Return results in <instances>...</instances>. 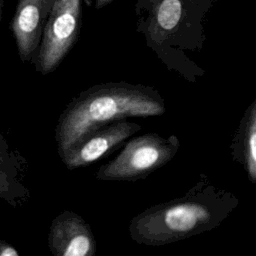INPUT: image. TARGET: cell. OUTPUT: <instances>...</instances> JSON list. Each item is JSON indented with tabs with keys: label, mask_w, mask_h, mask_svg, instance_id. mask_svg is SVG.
Instances as JSON below:
<instances>
[{
	"label": "cell",
	"mask_w": 256,
	"mask_h": 256,
	"mask_svg": "<svg viewBox=\"0 0 256 256\" xmlns=\"http://www.w3.org/2000/svg\"><path fill=\"white\" fill-rule=\"evenodd\" d=\"M55 0H18L10 30L22 62H33Z\"/></svg>",
	"instance_id": "8992f818"
},
{
	"label": "cell",
	"mask_w": 256,
	"mask_h": 256,
	"mask_svg": "<svg viewBox=\"0 0 256 256\" xmlns=\"http://www.w3.org/2000/svg\"><path fill=\"white\" fill-rule=\"evenodd\" d=\"M230 149L232 159L242 166L249 180L256 183V100L244 112Z\"/></svg>",
	"instance_id": "ba28073f"
},
{
	"label": "cell",
	"mask_w": 256,
	"mask_h": 256,
	"mask_svg": "<svg viewBox=\"0 0 256 256\" xmlns=\"http://www.w3.org/2000/svg\"><path fill=\"white\" fill-rule=\"evenodd\" d=\"M87 5H91V0H84ZM114 0H94L95 2V8L96 9H102L108 4L112 3Z\"/></svg>",
	"instance_id": "8fae6325"
},
{
	"label": "cell",
	"mask_w": 256,
	"mask_h": 256,
	"mask_svg": "<svg viewBox=\"0 0 256 256\" xmlns=\"http://www.w3.org/2000/svg\"><path fill=\"white\" fill-rule=\"evenodd\" d=\"M48 247L52 256H96V240L90 225L68 210L52 220Z\"/></svg>",
	"instance_id": "52a82bcc"
},
{
	"label": "cell",
	"mask_w": 256,
	"mask_h": 256,
	"mask_svg": "<svg viewBox=\"0 0 256 256\" xmlns=\"http://www.w3.org/2000/svg\"><path fill=\"white\" fill-rule=\"evenodd\" d=\"M180 147L176 135L168 137L149 132L131 138L122 145L120 153L101 165L95 174L98 180L138 181L168 164Z\"/></svg>",
	"instance_id": "3957f363"
},
{
	"label": "cell",
	"mask_w": 256,
	"mask_h": 256,
	"mask_svg": "<svg viewBox=\"0 0 256 256\" xmlns=\"http://www.w3.org/2000/svg\"><path fill=\"white\" fill-rule=\"evenodd\" d=\"M0 256H20L17 249L8 243L7 241L0 238Z\"/></svg>",
	"instance_id": "30bf717a"
},
{
	"label": "cell",
	"mask_w": 256,
	"mask_h": 256,
	"mask_svg": "<svg viewBox=\"0 0 256 256\" xmlns=\"http://www.w3.org/2000/svg\"><path fill=\"white\" fill-rule=\"evenodd\" d=\"M28 197L29 191L20 178V164L0 131V200L16 207Z\"/></svg>",
	"instance_id": "9c48e42d"
},
{
	"label": "cell",
	"mask_w": 256,
	"mask_h": 256,
	"mask_svg": "<svg viewBox=\"0 0 256 256\" xmlns=\"http://www.w3.org/2000/svg\"><path fill=\"white\" fill-rule=\"evenodd\" d=\"M140 130L138 123L126 119L114 121L84 137L60 158L69 170L89 166L111 154Z\"/></svg>",
	"instance_id": "5b68a950"
},
{
	"label": "cell",
	"mask_w": 256,
	"mask_h": 256,
	"mask_svg": "<svg viewBox=\"0 0 256 256\" xmlns=\"http://www.w3.org/2000/svg\"><path fill=\"white\" fill-rule=\"evenodd\" d=\"M4 5H5V0H0V21L2 20V17H3Z\"/></svg>",
	"instance_id": "7c38bea8"
},
{
	"label": "cell",
	"mask_w": 256,
	"mask_h": 256,
	"mask_svg": "<svg viewBox=\"0 0 256 256\" xmlns=\"http://www.w3.org/2000/svg\"><path fill=\"white\" fill-rule=\"evenodd\" d=\"M239 205L230 191L202 174L186 194L151 206L132 218L130 238L141 245L162 246L218 227Z\"/></svg>",
	"instance_id": "6da1fadb"
},
{
	"label": "cell",
	"mask_w": 256,
	"mask_h": 256,
	"mask_svg": "<svg viewBox=\"0 0 256 256\" xmlns=\"http://www.w3.org/2000/svg\"><path fill=\"white\" fill-rule=\"evenodd\" d=\"M82 26V0H55L32 62L42 75L53 72L74 47Z\"/></svg>",
	"instance_id": "277c9868"
},
{
	"label": "cell",
	"mask_w": 256,
	"mask_h": 256,
	"mask_svg": "<svg viewBox=\"0 0 256 256\" xmlns=\"http://www.w3.org/2000/svg\"><path fill=\"white\" fill-rule=\"evenodd\" d=\"M165 102L153 87L125 81L91 86L74 97L55 127L59 157L93 131L130 117L163 115Z\"/></svg>",
	"instance_id": "7a4b0ae2"
}]
</instances>
